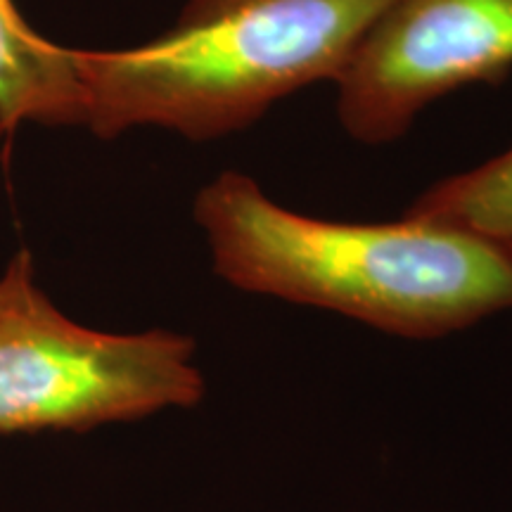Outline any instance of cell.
Returning <instances> with one entry per match:
<instances>
[{
  "mask_svg": "<svg viewBox=\"0 0 512 512\" xmlns=\"http://www.w3.org/2000/svg\"><path fill=\"white\" fill-rule=\"evenodd\" d=\"M192 219L228 285L396 337H446L512 309V247L446 223L318 219L242 171L204 185Z\"/></svg>",
  "mask_w": 512,
  "mask_h": 512,
  "instance_id": "obj_1",
  "label": "cell"
},
{
  "mask_svg": "<svg viewBox=\"0 0 512 512\" xmlns=\"http://www.w3.org/2000/svg\"><path fill=\"white\" fill-rule=\"evenodd\" d=\"M207 380L183 332L95 330L67 316L17 249L0 273V437L72 432L188 411Z\"/></svg>",
  "mask_w": 512,
  "mask_h": 512,
  "instance_id": "obj_3",
  "label": "cell"
},
{
  "mask_svg": "<svg viewBox=\"0 0 512 512\" xmlns=\"http://www.w3.org/2000/svg\"><path fill=\"white\" fill-rule=\"evenodd\" d=\"M510 69L512 0H392L335 81L339 124L392 143L432 102Z\"/></svg>",
  "mask_w": 512,
  "mask_h": 512,
  "instance_id": "obj_4",
  "label": "cell"
},
{
  "mask_svg": "<svg viewBox=\"0 0 512 512\" xmlns=\"http://www.w3.org/2000/svg\"><path fill=\"white\" fill-rule=\"evenodd\" d=\"M406 216L470 230L512 247V147L420 192Z\"/></svg>",
  "mask_w": 512,
  "mask_h": 512,
  "instance_id": "obj_6",
  "label": "cell"
},
{
  "mask_svg": "<svg viewBox=\"0 0 512 512\" xmlns=\"http://www.w3.org/2000/svg\"><path fill=\"white\" fill-rule=\"evenodd\" d=\"M392 0H188L136 48L81 50L86 121L98 138L155 126L214 140L306 86L339 79Z\"/></svg>",
  "mask_w": 512,
  "mask_h": 512,
  "instance_id": "obj_2",
  "label": "cell"
},
{
  "mask_svg": "<svg viewBox=\"0 0 512 512\" xmlns=\"http://www.w3.org/2000/svg\"><path fill=\"white\" fill-rule=\"evenodd\" d=\"M81 50L57 46L0 0V138L5 150L22 124L83 126Z\"/></svg>",
  "mask_w": 512,
  "mask_h": 512,
  "instance_id": "obj_5",
  "label": "cell"
}]
</instances>
